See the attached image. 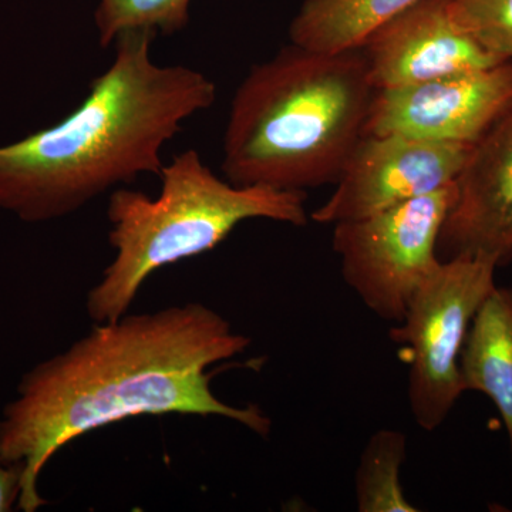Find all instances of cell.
<instances>
[{
    "label": "cell",
    "instance_id": "1",
    "mask_svg": "<svg viewBox=\"0 0 512 512\" xmlns=\"http://www.w3.org/2000/svg\"><path fill=\"white\" fill-rule=\"evenodd\" d=\"M251 339L198 302L97 323L59 355L23 375L0 419V456L23 467L19 510L47 501L39 477L60 448L141 416H218L268 437L258 406L235 407L211 390L210 367L242 355Z\"/></svg>",
    "mask_w": 512,
    "mask_h": 512
},
{
    "label": "cell",
    "instance_id": "2",
    "mask_svg": "<svg viewBox=\"0 0 512 512\" xmlns=\"http://www.w3.org/2000/svg\"><path fill=\"white\" fill-rule=\"evenodd\" d=\"M156 36L121 35L113 63L69 116L0 147V210L25 222L59 220L141 175L160 177L165 144L210 109L217 84L191 67L154 62Z\"/></svg>",
    "mask_w": 512,
    "mask_h": 512
},
{
    "label": "cell",
    "instance_id": "3",
    "mask_svg": "<svg viewBox=\"0 0 512 512\" xmlns=\"http://www.w3.org/2000/svg\"><path fill=\"white\" fill-rule=\"evenodd\" d=\"M375 92L359 47L323 53L291 43L239 84L222 141L224 177L303 192L336 184Z\"/></svg>",
    "mask_w": 512,
    "mask_h": 512
},
{
    "label": "cell",
    "instance_id": "4",
    "mask_svg": "<svg viewBox=\"0 0 512 512\" xmlns=\"http://www.w3.org/2000/svg\"><path fill=\"white\" fill-rule=\"evenodd\" d=\"M160 180L156 198L126 187L111 192L107 217L116 256L86 301L96 323L127 315L154 272L217 248L241 222L264 218L305 227L311 221L306 192L229 183L192 148L164 164Z\"/></svg>",
    "mask_w": 512,
    "mask_h": 512
},
{
    "label": "cell",
    "instance_id": "5",
    "mask_svg": "<svg viewBox=\"0 0 512 512\" xmlns=\"http://www.w3.org/2000/svg\"><path fill=\"white\" fill-rule=\"evenodd\" d=\"M498 266L484 256H457L439 268L414 296L403 320L389 332L409 356L410 412L420 429L434 431L463 396L460 357L468 330L495 286Z\"/></svg>",
    "mask_w": 512,
    "mask_h": 512
},
{
    "label": "cell",
    "instance_id": "6",
    "mask_svg": "<svg viewBox=\"0 0 512 512\" xmlns=\"http://www.w3.org/2000/svg\"><path fill=\"white\" fill-rule=\"evenodd\" d=\"M456 183L360 220L333 225L343 281L363 305L394 325L441 264L437 244Z\"/></svg>",
    "mask_w": 512,
    "mask_h": 512
},
{
    "label": "cell",
    "instance_id": "7",
    "mask_svg": "<svg viewBox=\"0 0 512 512\" xmlns=\"http://www.w3.org/2000/svg\"><path fill=\"white\" fill-rule=\"evenodd\" d=\"M473 144L383 134L363 136L335 191L312 211L322 225L360 220L456 183Z\"/></svg>",
    "mask_w": 512,
    "mask_h": 512
},
{
    "label": "cell",
    "instance_id": "8",
    "mask_svg": "<svg viewBox=\"0 0 512 512\" xmlns=\"http://www.w3.org/2000/svg\"><path fill=\"white\" fill-rule=\"evenodd\" d=\"M512 107V60L413 86L376 90L363 136L474 144Z\"/></svg>",
    "mask_w": 512,
    "mask_h": 512
},
{
    "label": "cell",
    "instance_id": "9",
    "mask_svg": "<svg viewBox=\"0 0 512 512\" xmlns=\"http://www.w3.org/2000/svg\"><path fill=\"white\" fill-rule=\"evenodd\" d=\"M359 49L376 90L503 63L457 25L451 0H419L370 33Z\"/></svg>",
    "mask_w": 512,
    "mask_h": 512
},
{
    "label": "cell",
    "instance_id": "10",
    "mask_svg": "<svg viewBox=\"0 0 512 512\" xmlns=\"http://www.w3.org/2000/svg\"><path fill=\"white\" fill-rule=\"evenodd\" d=\"M437 254L512 262V107L474 143L456 180V200L441 227Z\"/></svg>",
    "mask_w": 512,
    "mask_h": 512
},
{
    "label": "cell",
    "instance_id": "11",
    "mask_svg": "<svg viewBox=\"0 0 512 512\" xmlns=\"http://www.w3.org/2000/svg\"><path fill=\"white\" fill-rule=\"evenodd\" d=\"M464 392L494 404L512 456V288L495 286L481 303L460 357Z\"/></svg>",
    "mask_w": 512,
    "mask_h": 512
},
{
    "label": "cell",
    "instance_id": "12",
    "mask_svg": "<svg viewBox=\"0 0 512 512\" xmlns=\"http://www.w3.org/2000/svg\"><path fill=\"white\" fill-rule=\"evenodd\" d=\"M419 0H305L289 26L291 43L323 53L357 49L370 33Z\"/></svg>",
    "mask_w": 512,
    "mask_h": 512
},
{
    "label": "cell",
    "instance_id": "13",
    "mask_svg": "<svg viewBox=\"0 0 512 512\" xmlns=\"http://www.w3.org/2000/svg\"><path fill=\"white\" fill-rule=\"evenodd\" d=\"M407 437L402 431H376L360 456L355 477L357 511H420L404 494L402 467L406 461Z\"/></svg>",
    "mask_w": 512,
    "mask_h": 512
},
{
    "label": "cell",
    "instance_id": "14",
    "mask_svg": "<svg viewBox=\"0 0 512 512\" xmlns=\"http://www.w3.org/2000/svg\"><path fill=\"white\" fill-rule=\"evenodd\" d=\"M192 0H99L94 20L103 49L121 35L148 30L173 35L188 25Z\"/></svg>",
    "mask_w": 512,
    "mask_h": 512
},
{
    "label": "cell",
    "instance_id": "15",
    "mask_svg": "<svg viewBox=\"0 0 512 512\" xmlns=\"http://www.w3.org/2000/svg\"><path fill=\"white\" fill-rule=\"evenodd\" d=\"M454 19L485 50L512 60V0H451Z\"/></svg>",
    "mask_w": 512,
    "mask_h": 512
},
{
    "label": "cell",
    "instance_id": "16",
    "mask_svg": "<svg viewBox=\"0 0 512 512\" xmlns=\"http://www.w3.org/2000/svg\"><path fill=\"white\" fill-rule=\"evenodd\" d=\"M23 467L8 464L0 456V512L15 510L22 494Z\"/></svg>",
    "mask_w": 512,
    "mask_h": 512
}]
</instances>
